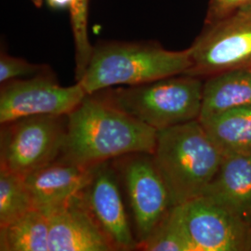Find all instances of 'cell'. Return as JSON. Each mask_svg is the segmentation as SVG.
Segmentation results:
<instances>
[{
	"label": "cell",
	"instance_id": "cell-12",
	"mask_svg": "<svg viewBox=\"0 0 251 251\" xmlns=\"http://www.w3.org/2000/svg\"><path fill=\"white\" fill-rule=\"evenodd\" d=\"M93 168L60 155L25 179L35 206L45 212L60 206L89 184Z\"/></svg>",
	"mask_w": 251,
	"mask_h": 251
},
{
	"label": "cell",
	"instance_id": "cell-23",
	"mask_svg": "<svg viewBox=\"0 0 251 251\" xmlns=\"http://www.w3.org/2000/svg\"><path fill=\"white\" fill-rule=\"evenodd\" d=\"M31 1L37 8H39L42 5V2H43V0H31Z\"/></svg>",
	"mask_w": 251,
	"mask_h": 251
},
{
	"label": "cell",
	"instance_id": "cell-2",
	"mask_svg": "<svg viewBox=\"0 0 251 251\" xmlns=\"http://www.w3.org/2000/svg\"><path fill=\"white\" fill-rule=\"evenodd\" d=\"M152 156L173 206L203 196L225 158L199 120L158 130Z\"/></svg>",
	"mask_w": 251,
	"mask_h": 251
},
{
	"label": "cell",
	"instance_id": "cell-10",
	"mask_svg": "<svg viewBox=\"0 0 251 251\" xmlns=\"http://www.w3.org/2000/svg\"><path fill=\"white\" fill-rule=\"evenodd\" d=\"M83 196L116 251L137 250V240L120 190V179L113 162H104L94 167L90 182L83 190Z\"/></svg>",
	"mask_w": 251,
	"mask_h": 251
},
{
	"label": "cell",
	"instance_id": "cell-3",
	"mask_svg": "<svg viewBox=\"0 0 251 251\" xmlns=\"http://www.w3.org/2000/svg\"><path fill=\"white\" fill-rule=\"evenodd\" d=\"M191 66L190 48L174 51L153 42H106L94 47L87 70L77 82L91 94L185 74Z\"/></svg>",
	"mask_w": 251,
	"mask_h": 251
},
{
	"label": "cell",
	"instance_id": "cell-9",
	"mask_svg": "<svg viewBox=\"0 0 251 251\" xmlns=\"http://www.w3.org/2000/svg\"><path fill=\"white\" fill-rule=\"evenodd\" d=\"M194 251H251V225L205 196L181 205Z\"/></svg>",
	"mask_w": 251,
	"mask_h": 251
},
{
	"label": "cell",
	"instance_id": "cell-17",
	"mask_svg": "<svg viewBox=\"0 0 251 251\" xmlns=\"http://www.w3.org/2000/svg\"><path fill=\"white\" fill-rule=\"evenodd\" d=\"M144 251H194L183 220L182 206H171L149 236L137 246Z\"/></svg>",
	"mask_w": 251,
	"mask_h": 251
},
{
	"label": "cell",
	"instance_id": "cell-5",
	"mask_svg": "<svg viewBox=\"0 0 251 251\" xmlns=\"http://www.w3.org/2000/svg\"><path fill=\"white\" fill-rule=\"evenodd\" d=\"M67 116H32L1 124L0 170L25 179L63 152Z\"/></svg>",
	"mask_w": 251,
	"mask_h": 251
},
{
	"label": "cell",
	"instance_id": "cell-1",
	"mask_svg": "<svg viewBox=\"0 0 251 251\" xmlns=\"http://www.w3.org/2000/svg\"><path fill=\"white\" fill-rule=\"evenodd\" d=\"M157 130L115 105L101 90L87 94L67 116L62 154L93 168L136 152L152 154Z\"/></svg>",
	"mask_w": 251,
	"mask_h": 251
},
{
	"label": "cell",
	"instance_id": "cell-21",
	"mask_svg": "<svg viewBox=\"0 0 251 251\" xmlns=\"http://www.w3.org/2000/svg\"><path fill=\"white\" fill-rule=\"evenodd\" d=\"M251 4V0H209L205 24L225 18L236 9Z\"/></svg>",
	"mask_w": 251,
	"mask_h": 251
},
{
	"label": "cell",
	"instance_id": "cell-18",
	"mask_svg": "<svg viewBox=\"0 0 251 251\" xmlns=\"http://www.w3.org/2000/svg\"><path fill=\"white\" fill-rule=\"evenodd\" d=\"M36 208L25 180L0 170V227L9 225Z\"/></svg>",
	"mask_w": 251,
	"mask_h": 251
},
{
	"label": "cell",
	"instance_id": "cell-20",
	"mask_svg": "<svg viewBox=\"0 0 251 251\" xmlns=\"http://www.w3.org/2000/svg\"><path fill=\"white\" fill-rule=\"evenodd\" d=\"M48 70L49 67L46 65L29 63L25 59L13 57L6 51H1L0 84L14 79L31 77Z\"/></svg>",
	"mask_w": 251,
	"mask_h": 251
},
{
	"label": "cell",
	"instance_id": "cell-4",
	"mask_svg": "<svg viewBox=\"0 0 251 251\" xmlns=\"http://www.w3.org/2000/svg\"><path fill=\"white\" fill-rule=\"evenodd\" d=\"M203 85L204 79L181 74L101 91L117 107L158 131L199 120Z\"/></svg>",
	"mask_w": 251,
	"mask_h": 251
},
{
	"label": "cell",
	"instance_id": "cell-13",
	"mask_svg": "<svg viewBox=\"0 0 251 251\" xmlns=\"http://www.w3.org/2000/svg\"><path fill=\"white\" fill-rule=\"evenodd\" d=\"M203 196L226 206L251 225V154L225 156Z\"/></svg>",
	"mask_w": 251,
	"mask_h": 251
},
{
	"label": "cell",
	"instance_id": "cell-19",
	"mask_svg": "<svg viewBox=\"0 0 251 251\" xmlns=\"http://www.w3.org/2000/svg\"><path fill=\"white\" fill-rule=\"evenodd\" d=\"M70 12L75 48V80L77 82L86 72L94 50L88 35L89 0H72Z\"/></svg>",
	"mask_w": 251,
	"mask_h": 251
},
{
	"label": "cell",
	"instance_id": "cell-7",
	"mask_svg": "<svg viewBox=\"0 0 251 251\" xmlns=\"http://www.w3.org/2000/svg\"><path fill=\"white\" fill-rule=\"evenodd\" d=\"M112 162L125 187L138 246L173 206L171 195L151 153H130Z\"/></svg>",
	"mask_w": 251,
	"mask_h": 251
},
{
	"label": "cell",
	"instance_id": "cell-11",
	"mask_svg": "<svg viewBox=\"0 0 251 251\" xmlns=\"http://www.w3.org/2000/svg\"><path fill=\"white\" fill-rule=\"evenodd\" d=\"M44 213L50 225V251H116L90 211L83 190Z\"/></svg>",
	"mask_w": 251,
	"mask_h": 251
},
{
	"label": "cell",
	"instance_id": "cell-14",
	"mask_svg": "<svg viewBox=\"0 0 251 251\" xmlns=\"http://www.w3.org/2000/svg\"><path fill=\"white\" fill-rule=\"evenodd\" d=\"M251 106V68L228 70L204 79L199 120Z\"/></svg>",
	"mask_w": 251,
	"mask_h": 251
},
{
	"label": "cell",
	"instance_id": "cell-16",
	"mask_svg": "<svg viewBox=\"0 0 251 251\" xmlns=\"http://www.w3.org/2000/svg\"><path fill=\"white\" fill-rule=\"evenodd\" d=\"M48 217L34 208L9 225L0 227L1 251H50Z\"/></svg>",
	"mask_w": 251,
	"mask_h": 251
},
{
	"label": "cell",
	"instance_id": "cell-22",
	"mask_svg": "<svg viewBox=\"0 0 251 251\" xmlns=\"http://www.w3.org/2000/svg\"><path fill=\"white\" fill-rule=\"evenodd\" d=\"M72 0H48V3L50 6L54 9H60L65 8L67 6L70 7Z\"/></svg>",
	"mask_w": 251,
	"mask_h": 251
},
{
	"label": "cell",
	"instance_id": "cell-8",
	"mask_svg": "<svg viewBox=\"0 0 251 251\" xmlns=\"http://www.w3.org/2000/svg\"><path fill=\"white\" fill-rule=\"evenodd\" d=\"M87 95L79 82L61 86L49 70L1 84L0 124L32 116H68Z\"/></svg>",
	"mask_w": 251,
	"mask_h": 251
},
{
	"label": "cell",
	"instance_id": "cell-15",
	"mask_svg": "<svg viewBox=\"0 0 251 251\" xmlns=\"http://www.w3.org/2000/svg\"><path fill=\"white\" fill-rule=\"evenodd\" d=\"M199 121L225 156L251 154V106L228 110Z\"/></svg>",
	"mask_w": 251,
	"mask_h": 251
},
{
	"label": "cell",
	"instance_id": "cell-6",
	"mask_svg": "<svg viewBox=\"0 0 251 251\" xmlns=\"http://www.w3.org/2000/svg\"><path fill=\"white\" fill-rule=\"evenodd\" d=\"M191 50L189 75L205 79L219 73L251 68V4L205 27Z\"/></svg>",
	"mask_w": 251,
	"mask_h": 251
}]
</instances>
